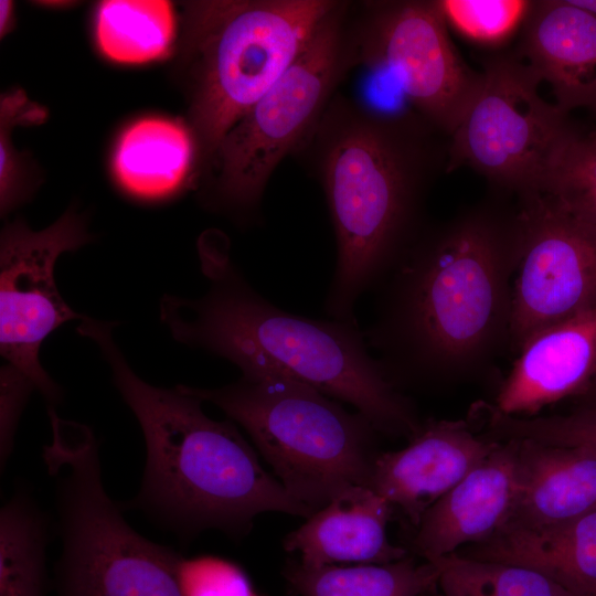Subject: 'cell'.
<instances>
[{"instance_id": "obj_1", "label": "cell", "mask_w": 596, "mask_h": 596, "mask_svg": "<svg viewBox=\"0 0 596 596\" xmlns=\"http://www.w3.org/2000/svg\"><path fill=\"white\" fill-rule=\"evenodd\" d=\"M518 255V207L501 198L423 227L374 287L364 332L395 387L478 376L509 349Z\"/></svg>"}, {"instance_id": "obj_2", "label": "cell", "mask_w": 596, "mask_h": 596, "mask_svg": "<svg viewBox=\"0 0 596 596\" xmlns=\"http://www.w3.org/2000/svg\"><path fill=\"white\" fill-rule=\"evenodd\" d=\"M441 134L415 111L376 109L338 92L291 157L320 185L337 244L326 298L334 320L393 267L423 227L433 181L447 164Z\"/></svg>"}, {"instance_id": "obj_3", "label": "cell", "mask_w": 596, "mask_h": 596, "mask_svg": "<svg viewBox=\"0 0 596 596\" xmlns=\"http://www.w3.org/2000/svg\"><path fill=\"white\" fill-rule=\"evenodd\" d=\"M220 231L198 248L209 290L198 299L166 296L161 319L184 344L226 359L242 373L270 371L351 404L375 429L413 436L421 427L408 401L369 352L356 323L315 320L276 307L244 279Z\"/></svg>"}, {"instance_id": "obj_4", "label": "cell", "mask_w": 596, "mask_h": 596, "mask_svg": "<svg viewBox=\"0 0 596 596\" xmlns=\"http://www.w3.org/2000/svg\"><path fill=\"white\" fill-rule=\"evenodd\" d=\"M111 328L86 318L77 330L98 345L145 436L142 486L127 508L147 511L183 539L204 529L243 535L264 512L306 519L313 513L262 466L231 422L207 417L202 401L179 386L166 390L142 381L115 343Z\"/></svg>"}, {"instance_id": "obj_5", "label": "cell", "mask_w": 596, "mask_h": 596, "mask_svg": "<svg viewBox=\"0 0 596 596\" xmlns=\"http://www.w3.org/2000/svg\"><path fill=\"white\" fill-rule=\"evenodd\" d=\"M336 2L184 3L180 64L203 169L228 130L306 49Z\"/></svg>"}, {"instance_id": "obj_6", "label": "cell", "mask_w": 596, "mask_h": 596, "mask_svg": "<svg viewBox=\"0 0 596 596\" xmlns=\"http://www.w3.org/2000/svg\"><path fill=\"white\" fill-rule=\"evenodd\" d=\"M179 387L238 423L277 480L312 512L354 486H368L375 429L361 413L284 374L242 373L219 389Z\"/></svg>"}, {"instance_id": "obj_7", "label": "cell", "mask_w": 596, "mask_h": 596, "mask_svg": "<svg viewBox=\"0 0 596 596\" xmlns=\"http://www.w3.org/2000/svg\"><path fill=\"white\" fill-rule=\"evenodd\" d=\"M358 66L354 1L337 0L306 49L220 142L203 169L205 206L240 222L259 220L276 168L295 152Z\"/></svg>"}, {"instance_id": "obj_8", "label": "cell", "mask_w": 596, "mask_h": 596, "mask_svg": "<svg viewBox=\"0 0 596 596\" xmlns=\"http://www.w3.org/2000/svg\"><path fill=\"white\" fill-rule=\"evenodd\" d=\"M43 460L55 482L58 596H181L180 555L136 532L107 496L92 429L49 408Z\"/></svg>"}, {"instance_id": "obj_9", "label": "cell", "mask_w": 596, "mask_h": 596, "mask_svg": "<svg viewBox=\"0 0 596 596\" xmlns=\"http://www.w3.org/2000/svg\"><path fill=\"white\" fill-rule=\"evenodd\" d=\"M540 83L520 57L487 58L481 88L450 136L446 171L469 167L518 199L542 193L575 128L567 113L541 97Z\"/></svg>"}, {"instance_id": "obj_10", "label": "cell", "mask_w": 596, "mask_h": 596, "mask_svg": "<svg viewBox=\"0 0 596 596\" xmlns=\"http://www.w3.org/2000/svg\"><path fill=\"white\" fill-rule=\"evenodd\" d=\"M92 240L84 216L68 209L53 224L31 230L23 221L8 224L0 241V391L31 395L49 403L62 393L40 363L43 341L63 323L84 320L61 296L54 268L57 258Z\"/></svg>"}, {"instance_id": "obj_11", "label": "cell", "mask_w": 596, "mask_h": 596, "mask_svg": "<svg viewBox=\"0 0 596 596\" xmlns=\"http://www.w3.org/2000/svg\"><path fill=\"white\" fill-rule=\"evenodd\" d=\"M360 64L390 73L415 113L449 137L482 85L436 0L354 1Z\"/></svg>"}, {"instance_id": "obj_12", "label": "cell", "mask_w": 596, "mask_h": 596, "mask_svg": "<svg viewBox=\"0 0 596 596\" xmlns=\"http://www.w3.org/2000/svg\"><path fill=\"white\" fill-rule=\"evenodd\" d=\"M509 351L596 306V225L539 193L519 198Z\"/></svg>"}, {"instance_id": "obj_13", "label": "cell", "mask_w": 596, "mask_h": 596, "mask_svg": "<svg viewBox=\"0 0 596 596\" xmlns=\"http://www.w3.org/2000/svg\"><path fill=\"white\" fill-rule=\"evenodd\" d=\"M500 440L461 419L430 421L402 449L374 458L369 487L417 526L425 512L483 461Z\"/></svg>"}, {"instance_id": "obj_14", "label": "cell", "mask_w": 596, "mask_h": 596, "mask_svg": "<svg viewBox=\"0 0 596 596\" xmlns=\"http://www.w3.org/2000/svg\"><path fill=\"white\" fill-rule=\"evenodd\" d=\"M595 376L596 306L531 337L491 405L509 416H538L551 404L581 397Z\"/></svg>"}, {"instance_id": "obj_15", "label": "cell", "mask_w": 596, "mask_h": 596, "mask_svg": "<svg viewBox=\"0 0 596 596\" xmlns=\"http://www.w3.org/2000/svg\"><path fill=\"white\" fill-rule=\"evenodd\" d=\"M518 439H505L417 524L414 551L424 560L446 556L482 543L509 520L515 493Z\"/></svg>"}, {"instance_id": "obj_16", "label": "cell", "mask_w": 596, "mask_h": 596, "mask_svg": "<svg viewBox=\"0 0 596 596\" xmlns=\"http://www.w3.org/2000/svg\"><path fill=\"white\" fill-rule=\"evenodd\" d=\"M520 52L565 113L596 108V15L572 0L533 1Z\"/></svg>"}, {"instance_id": "obj_17", "label": "cell", "mask_w": 596, "mask_h": 596, "mask_svg": "<svg viewBox=\"0 0 596 596\" xmlns=\"http://www.w3.org/2000/svg\"><path fill=\"white\" fill-rule=\"evenodd\" d=\"M393 507L368 486H354L337 494L304 524L290 532L286 551L297 553L306 565L387 564L406 556L392 544L386 525Z\"/></svg>"}, {"instance_id": "obj_18", "label": "cell", "mask_w": 596, "mask_h": 596, "mask_svg": "<svg viewBox=\"0 0 596 596\" xmlns=\"http://www.w3.org/2000/svg\"><path fill=\"white\" fill-rule=\"evenodd\" d=\"M518 440L514 501L504 526L544 529L596 509V450Z\"/></svg>"}, {"instance_id": "obj_19", "label": "cell", "mask_w": 596, "mask_h": 596, "mask_svg": "<svg viewBox=\"0 0 596 596\" xmlns=\"http://www.w3.org/2000/svg\"><path fill=\"white\" fill-rule=\"evenodd\" d=\"M456 553L526 566L574 596H596V509L544 529L503 526L489 540Z\"/></svg>"}, {"instance_id": "obj_20", "label": "cell", "mask_w": 596, "mask_h": 596, "mask_svg": "<svg viewBox=\"0 0 596 596\" xmlns=\"http://www.w3.org/2000/svg\"><path fill=\"white\" fill-rule=\"evenodd\" d=\"M198 158L194 136L183 124L148 117L131 124L120 136L113 168L129 194L158 200L177 192Z\"/></svg>"}, {"instance_id": "obj_21", "label": "cell", "mask_w": 596, "mask_h": 596, "mask_svg": "<svg viewBox=\"0 0 596 596\" xmlns=\"http://www.w3.org/2000/svg\"><path fill=\"white\" fill-rule=\"evenodd\" d=\"M284 575L298 596H419L436 586L435 563L412 558L387 564L312 566L288 563Z\"/></svg>"}, {"instance_id": "obj_22", "label": "cell", "mask_w": 596, "mask_h": 596, "mask_svg": "<svg viewBox=\"0 0 596 596\" xmlns=\"http://www.w3.org/2000/svg\"><path fill=\"white\" fill-rule=\"evenodd\" d=\"M96 39L108 58L140 64L167 56L175 39V15L164 0H107L96 14Z\"/></svg>"}, {"instance_id": "obj_23", "label": "cell", "mask_w": 596, "mask_h": 596, "mask_svg": "<svg viewBox=\"0 0 596 596\" xmlns=\"http://www.w3.org/2000/svg\"><path fill=\"white\" fill-rule=\"evenodd\" d=\"M46 521L25 492L0 511V596H44Z\"/></svg>"}, {"instance_id": "obj_24", "label": "cell", "mask_w": 596, "mask_h": 596, "mask_svg": "<svg viewBox=\"0 0 596 596\" xmlns=\"http://www.w3.org/2000/svg\"><path fill=\"white\" fill-rule=\"evenodd\" d=\"M439 571V596H574L533 568L458 553L429 560Z\"/></svg>"}, {"instance_id": "obj_25", "label": "cell", "mask_w": 596, "mask_h": 596, "mask_svg": "<svg viewBox=\"0 0 596 596\" xmlns=\"http://www.w3.org/2000/svg\"><path fill=\"white\" fill-rule=\"evenodd\" d=\"M477 418L493 439H532L552 445H584L596 450V404L581 405L564 415L518 417L491 404L476 406Z\"/></svg>"}, {"instance_id": "obj_26", "label": "cell", "mask_w": 596, "mask_h": 596, "mask_svg": "<svg viewBox=\"0 0 596 596\" xmlns=\"http://www.w3.org/2000/svg\"><path fill=\"white\" fill-rule=\"evenodd\" d=\"M542 193L596 225V131L573 130L551 166Z\"/></svg>"}, {"instance_id": "obj_27", "label": "cell", "mask_w": 596, "mask_h": 596, "mask_svg": "<svg viewBox=\"0 0 596 596\" xmlns=\"http://www.w3.org/2000/svg\"><path fill=\"white\" fill-rule=\"evenodd\" d=\"M448 25L467 41L497 49L522 31L533 1L436 0Z\"/></svg>"}, {"instance_id": "obj_28", "label": "cell", "mask_w": 596, "mask_h": 596, "mask_svg": "<svg viewBox=\"0 0 596 596\" xmlns=\"http://www.w3.org/2000/svg\"><path fill=\"white\" fill-rule=\"evenodd\" d=\"M177 576L181 596H256L244 571L217 556H181Z\"/></svg>"}, {"instance_id": "obj_29", "label": "cell", "mask_w": 596, "mask_h": 596, "mask_svg": "<svg viewBox=\"0 0 596 596\" xmlns=\"http://www.w3.org/2000/svg\"><path fill=\"white\" fill-rule=\"evenodd\" d=\"M13 20V3L8 0L0 1V31L3 35L8 32Z\"/></svg>"}, {"instance_id": "obj_30", "label": "cell", "mask_w": 596, "mask_h": 596, "mask_svg": "<svg viewBox=\"0 0 596 596\" xmlns=\"http://www.w3.org/2000/svg\"><path fill=\"white\" fill-rule=\"evenodd\" d=\"M578 398H579L582 405H594V404H596V376L592 381V383L588 386L587 391Z\"/></svg>"}, {"instance_id": "obj_31", "label": "cell", "mask_w": 596, "mask_h": 596, "mask_svg": "<svg viewBox=\"0 0 596 596\" xmlns=\"http://www.w3.org/2000/svg\"><path fill=\"white\" fill-rule=\"evenodd\" d=\"M572 2L596 15V0H572Z\"/></svg>"}]
</instances>
